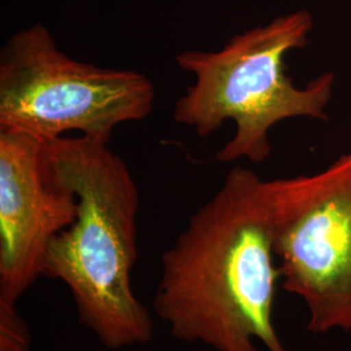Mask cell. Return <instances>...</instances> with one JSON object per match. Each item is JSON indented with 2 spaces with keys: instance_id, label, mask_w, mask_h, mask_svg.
I'll use <instances>...</instances> for the list:
<instances>
[{
  "instance_id": "6da1fadb",
  "label": "cell",
  "mask_w": 351,
  "mask_h": 351,
  "mask_svg": "<svg viewBox=\"0 0 351 351\" xmlns=\"http://www.w3.org/2000/svg\"><path fill=\"white\" fill-rule=\"evenodd\" d=\"M275 259L268 180L234 167L164 251L154 313L181 342L289 351L274 326Z\"/></svg>"
},
{
  "instance_id": "7a4b0ae2",
  "label": "cell",
  "mask_w": 351,
  "mask_h": 351,
  "mask_svg": "<svg viewBox=\"0 0 351 351\" xmlns=\"http://www.w3.org/2000/svg\"><path fill=\"white\" fill-rule=\"evenodd\" d=\"M46 160L78 207L51 241L42 277L69 289L78 322L107 349L150 342L155 326L132 287L141 201L129 167L110 143L82 136L47 142Z\"/></svg>"
},
{
  "instance_id": "3957f363",
  "label": "cell",
  "mask_w": 351,
  "mask_h": 351,
  "mask_svg": "<svg viewBox=\"0 0 351 351\" xmlns=\"http://www.w3.org/2000/svg\"><path fill=\"white\" fill-rule=\"evenodd\" d=\"M313 30V14L297 10L233 36L219 50L178 53L176 64L195 81L176 101L173 120L193 128L199 137L211 136L232 120L234 136L216 159L264 163L272 152L269 133L276 124L295 117L329 119L335 73L324 72L304 86L287 75L285 58L304 49Z\"/></svg>"
},
{
  "instance_id": "277c9868",
  "label": "cell",
  "mask_w": 351,
  "mask_h": 351,
  "mask_svg": "<svg viewBox=\"0 0 351 351\" xmlns=\"http://www.w3.org/2000/svg\"><path fill=\"white\" fill-rule=\"evenodd\" d=\"M155 95L137 71L66 55L40 23L14 33L0 51V130L43 143L68 132L110 143L117 126L152 112Z\"/></svg>"
},
{
  "instance_id": "5b68a950",
  "label": "cell",
  "mask_w": 351,
  "mask_h": 351,
  "mask_svg": "<svg viewBox=\"0 0 351 351\" xmlns=\"http://www.w3.org/2000/svg\"><path fill=\"white\" fill-rule=\"evenodd\" d=\"M268 190L281 288L304 303L310 333L351 332V152Z\"/></svg>"
},
{
  "instance_id": "8992f818",
  "label": "cell",
  "mask_w": 351,
  "mask_h": 351,
  "mask_svg": "<svg viewBox=\"0 0 351 351\" xmlns=\"http://www.w3.org/2000/svg\"><path fill=\"white\" fill-rule=\"evenodd\" d=\"M77 197L53 175L46 143L0 130V351H33L17 303L42 277L51 241L75 223Z\"/></svg>"
}]
</instances>
